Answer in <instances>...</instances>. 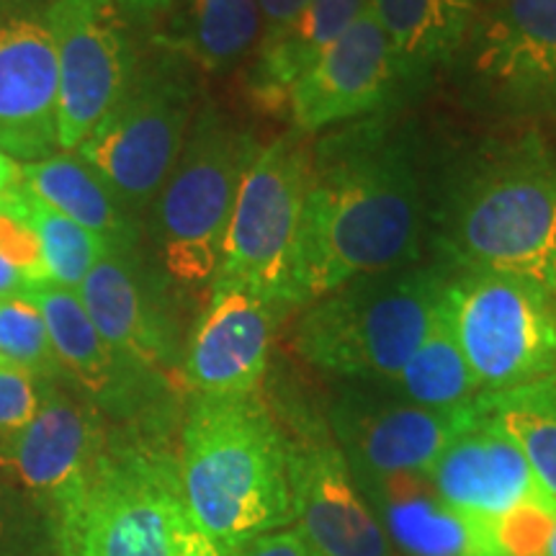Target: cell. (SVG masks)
I'll return each mask as SVG.
<instances>
[{
  "label": "cell",
  "instance_id": "41",
  "mask_svg": "<svg viewBox=\"0 0 556 556\" xmlns=\"http://www.w3.org/2000/svg\"><path fill=\"white\" fill-rule=\"evenodd\" d=\"M62 556H83V554H62Z\"/></svg>",
  "mask_w": 556,
  "mask_h": 556
},
{
  "label": "cell",
  "instance_id": "39",
  "mask_svg": "<svg viewBox=\"0 0 556 556\" xmlns=\"http://www.w3.org/2000/svg\"><path fill=\"white\" fill-rule=\"evenodd\" d=\"M119 9H129L137 13H155V11H165L170 9L173 0H114Z\"/></svg>",
  "mask_w": 556,
  "mask_h": 556
},
{
  "label": "cell",
  "instance_id": "22",
  "mask_svg": "<svg viewBox=\"0 0 556 556\" xmlns=\"http://www.w3.org/2000/svg\"><path fill=\"white\" fill-rule=\"evenodd\" d=\"M368 0H309L294 21L263 37L248 70L245 90L255 109L283 114L294 83L366 11Z\"/></svg>",
  "mask_w": 556,
  "mask_h": 556
},
{
  "label": "cell",
  "instance_id": "37",
  "mask_svg": "<svg viewBox=\"0 0 556 556\" xmlns=\"http://www.w3.org/2000/svg\"><path fill=\"white\" fill-rule=\"evenodd\" d=\"M176 556H222L219 548L208 541L204 533L197 531V526L186 533V539L180 541Z\"/></svg>",
  "mask_w": 556,
  "mask_h": 556
},
{
  "label": "cell",
  "instance_id": "38",
  "mask_svg": "<svg viewBox=\"0 0 556 556\" xmlns=\"http://www.w3.org/2000/svg\"><path fill=\"white\" fill-rule=\"evenodd\" d=\"M21 186V163L0 150V193H9Z\"/></svg>",
  "mask_w": 556,
  "mask_h": 556
},
{
  "label": "cell",
  "instance_id": "28",
  "mask_svg": "<svg viewBox=\"0 0 556 556\" xmlns=\"http://www.w3.org/2000/svg\"><path fill=\"white\" fill-rule=\"evenodd\" d=\"M16 193L34 232H37L47 268V283L78 291L90 268L101 261L103 253H109L106 245L99 238H93L88 229L47 206L24 184L18 186Z\"/></svg>",
  "mask_w": 556,
  "mask_h": 556
},
{
  "label": "cell",
  "instance_id": "7",
  "mask_svg": "<svg viewBox=\"0 0 556 556\" xmlns=\"http://www.w3.org/2000/svg\"><path fill=\"white\" fill-rule=\"evenodd\" d=\"M193 116L191 65L163 50L150 62L139 60L129 88L75 152L142 219L184 150Z\"/></svg>",
  "mask_w": 556,
  "mask_h": 556
},
{
  "label": "cell",
  "instance_id": "2",
  "mask_svg": "<svg viewBox=\"0 0 556 556\" xmlns=\"http://www.w3.org/2000/svg\"><path fill=\"white\" fill-rule=\"evenodd\" d=\"M430 242L448 268L520 276L556 299V152L523 135L441 173Z\"/></svg>",
  "mask_w": 556,
  "mask_h": 556
},
{
  "label": "cell",
  "instance_id": "33",
  "mask_svg": "<svg viewBox=\"0 0 556 556\" xmlns=\"http://www.w3.org/2000/svg\"><path fill=\"white\" fill-rule=\"evenodd\" d=\"M47 384L52 381H41L21 368L0 364V448L29 426L45 400Z\"/></svg>",
  "mask_w": 556,
  "mask_h": 556
},
{
  "label": "cell",
  "instance_id": "1",
  "mask_svg": "<svg viewBox=\"0 0 556 556\" xmlns=\"http://www.w3.org/2000/svg\"><path fill=\"white\" fill-rule=\"evenodd\" d=\"M438 170L397 109L312 142L309 189L283 307H309L353 278L420 263L433 238Z\"/></svg>",
  "mask_w": 556,
  "mask_h": 556
},
{
  "label": "cell",
  "instance_id": "12",
  "mask_svg": "<svg viewBox=\"0 0 556 556\" xmlns=\"http://www.w3.org/2000/svg\"><path fill=\"white\" fill-rule=\"evenodd\" d=\"M45 317L65 384L114 428L168 435L176 415L173 381L114 351L83 307L78 291L34 283L26 289Z\"/></svg>",
  "mask_w": 556,
  "mask_h": 556
},
{
  "label": "cell",
  "instance_id": "6",
  "mask_svg": "<svg viewBox=\"0 0 556 556\" xmlns=\"http://www.w3.org/2000/svg\"><path fill=\"white\" fill-rule=\"evenodd\" d=\"M191 528L168 435L111 428L58 548L60 556H176Z\"/></svg>",
  "mask_w": 556,
  "mask_h": 556
},
{
  "label": "cell",
  "instance_id": "21",
  "mask_svg": "<svg viewBox=\"0 0 556 556\" xmlns=\"http://www.w3.org/2000/svg\"><path fill=\"white\" fill-rule=\"evenodd\" d=\"M353 479L394 552L405 556H492L484 520L462 516L443 503L426 475L353 471Z\"/></svg>",
  "mask_w": 556,
  "mask_h": 556
},
{
  "label": "cell",
  "instance_id": "34",
  "mask_svg": "<svg viewBox=\"0 0 556 556\" xmlns=\"http://www.w3.org/2000/svg\"><path fill=\"white\" fill-rule=\"evenodd\" d=\"M227 556H319L296 526L278 528L245 541Z\"/></svg>",
  "mask_w": 556,
  "mask_h": 556
},
{
  "label": "cell",
  "instance_id": "24",
  "mask_svg": "<svg viewBox=\"0 0 556 556\" xmlns=\"http://www.w3.org/2000/svg\"><path fill=\"white\" fill-rule=\"evenodd\" d=\"M21 184L62 217L88 229L106 250L142 245V222L122 206L106 180L78 152L60 150L37 163H24Z\"/></svg>",
  "mask_w": 556,
  "mask_h": 556
},
{
  "label": "cell",
  "instance_id": "36",
  "mask_svg": "<svg viewBox=\"0 0 556 556\" xmlns=\"http://www.w3.org/2000/svg\"><path fill=\"white\" fill-rule=\"evenodd\" d=\"M29 287H34L29 278L21 274L16 266H11L5 258H0V296L24 294Z\"/></svg>",
  "mask_w": 556,
  "mask_h": 556
},
{
  "label": "cell",
  "instance_id": "25",
  "mask_svg": "<svg viewBox=\"0 0 556 556\" xmlns=\"http://www.w3.org/2000/svg\"><path fill=\"white\" fill-rule=\"evenodd\" d=\"M261 37L258 0H184L163 50L204 73H225L258 50Z\"/></svg>",
  "mask_w": 556,
  "mask_h": 556
},
{
  "label": "cell",
  "instance_id": "17",
  "mask_svg": "<svg viewBox=\"0 0 556 556\" xmlns=\"http://www.w3.org/2000/svg\"><path fill=\"white\" fill-rule=\"evenodd\" d=\"M407 96L409 88L397 54L366 5V11L294 83L287 114L291 129L315 137L397 109Z\"/></svg>",
  "mask_w": 556,
  "mask_h": 556
},
{
  "label": "cell",
  "instance_id": "20",
  "mask_svg": "<svg viewBox=\"0 0 556 556\" xmlns=\"http://www.w3.org/2000/svg\"><path fill=\"white\" fill-rule=\"evenodd\" d=\"M426 477L443 503L479 520L503 518L516 507L552 497L533 477L516 441L484 413L479 397L477 415L451 438Z\"/></svg>",
  "mask_w": 556,
  "mask_h": 556
},
{
  "label": "cell",
  "instance_id": "18",
  "mask_svg": "<svg viewBox=\"0 0 556 556\" xmlns=\"http://www.w3.org/2000/svg\"><path fill=\"white\" fill-rule=\"evenodd\" d=\"M281 307L253 287H212L186 338L180 379L191 394L245 397L263 392Z\"/></svg>",
  "mask_w": 556,
  "mask_h": 556
},
{
  "label": "cell",
  "instance_id": "15",
  "mask_svg": "<svg viewBox=\"0 0 556 556\" xmlns=\"http://www.w3.org/2000/svg\"><path fill=\"white\" fill-rule=\"evenodd\" d=\"M477 415V397L458 407H422L364 381H340L325 417L348 467L364 475H428L451 438Z\"/></svg>",
  "mask_w": 556,
  "mask_h": 556
},
{
  "label": "cell",
  "instance_id": "30",
  "mask_svg": "<svg viewBox=\"0 0 556 556\" xmlns=\"http://www.w3.org/2000/svg\"><path fill=\"white\" fill-rule=\"evenodd\" d=\"M0 556H60L58 528L41 505L0 477Z\"/></svg>",
  "mask_w": 556,
  "mask_h": 556
},
{
  "label": "cell",
  "instance_id": "35",
  "mask_svg": "<svg viewBox=\"0 0 556 556\" xmlns=\"http://www.w3.org/2000/svg\"><path fill=\"white\" fill-rule=\"evenodd\" d=\"M309 5V0H258L261 18H263V37H270L278 29L294 21L299 13ZM261 37V39H263Z\"/></svg>",
  "mask_w": 556,
  "mask_h": 556
},
{
  "label": "cell",
  "instance_id": "8",
  "mask_svg": "<svg viewBox=\"0 0 556 556\" xmlns=\"http://www.w3.org/2000/svg\"><path fill=\"white\" fill-rule=\"evenodd\" d=\"M443 312L479 392H503L556 371V299L528 278L448 268Z\"/></svg>",
  "mask_w": 556,
  "mask_h": 556
},
{
  "label": "cell",
  "instance_id": "9",
  "mask_svg": "<svg viewBox=\"0 0 556 556\" xmlns=\"http://www.w3.org/2000/svg\"><path fill=\"white\" fill-rule=\"evenodd\" d=\"M312 142L299 131L261 144L235 197L212 287H253L283 307L289 261L309 189ZM208 287V289H212Z\"/></svg>",
  "mask_w": 556,
  "mask_h": 556
},
{
  "label": "cell",
  "instance_id": "10",
  "mask_svg": "<svg viewBox=\"0 0 556 556\" xmlns=\"http://www.w3.org/2000/svg\"><path fill=\"white\" fill-rule=\"evenodd\" d=\"M270 409L283 438L291 523L317 554L400 556L361 495L325 413H312L299 400H283Z\"/></svg>",
  "mask_w": 556,
  "mask_h": 556
},
{
  "label": "cell",
  "instance_id": "13",
  "mask_svg": "<svg viewBox=\"0 0 556 556\" xmlns=\"http://www.w3.org/2000/svg\"><path fill=\"white\" fill-rule=\"evenodd\" d=\"M45 21L58 52V148L75 152L129 88L139 58L114 0H54Z\"/></svg>",
  "mask_w": 556,
  "mask_h": 556
},
{
  "label": "cell",
  "instance_id": "31",
  "mask_svg": "<svg viewBox=\"0 0 556 556\" xmlns=\"http://www.w3.org/2000/svg\"><path fill=\"white\" fill-rule=\"evenodd\" d=\"M556 520V500L516 507L503 518L484 520V536L492 556H544Z\"/></svg>",
  "mask_w": 556,
  "mask_h": 556
},
{
  "label": "cell",
  "instance_id": "23",
  "mask_svg": "<svg viewBox=\"0 0 556 556\" xmlns=\"http://www.w3.org/2000/svg\"><path fill=\"white\" fill-rule=\"evenodd\" d=\"M368 9L397 54L409 96L438 67L456 65L479 13L477 0H368Z\"/></svg>",
  "mask_w": 556,
  "mask_h": 556
},
{
  "label": "cell",
  "instance_id": "27",
  "mask_svg": "<svg viewBox=\"0 0 556 556\" xmlns=\"http://www.w3.org/2000/svg\"><path fill=\"white\" fill-rule=\"evenodd\" d=\"M479 405L516 441L533 477L556 500V371L503 392H482Z\"/></svg>",
  "mask_w": 556,
  "mask_h": 556
},
{
  "label": "cell",
  "instance_id": "32",
  "mask_svg": "<svg viewBox=\"0 0 556 556\" xmlns=\"http://www.w3.org/2000/svg\"><path fill=\"white\" fill-rule=\"evenodd\" d=\"M16 189L0 193V258L16 266L31 283H45L47 268L37 232L21 206Z\"/></svg>",
  "mask_w": 556,
  "mask_h": 556
},
{
  "label": "cell",
  "instance_id": "11",
  "mask_svg": "<svg viewBox=\"0 0 556 556\" xmlns=\"http://www.w3.org/2000/svg\"><path fill=\"white\" fill-rule=\"evenodd\" d=\"M456 62L477 109L500 119H556V0H492Z\"/></svg>",
  "mask_w": 556,
  "mask_h": 556
},
{
  "label": "cell",
  "instance_id": "19",
  "mask_svg": "<svg viewBox=\"0 0 556 556\" xmlns=\"http://www.w3.org/2000/svg\"><path fill=\"white\" fill-rule=\"evenodd\" d=\"M58 52L45 16L0 18V150L21 165L58 152Z\"/></svg>",
  "mask_w": 556,
  "mask_h": 556
},
{
  "label": "cell",
  "instance_id": "40",
  "mask_svg": "<svg viewBox=\"0 0 556 556\" xmlns=\"http://www.w3.org/2000/svg\"><path fill=\"white\" fill-rule=\"evenodd\" d=\"M544 556H556V520H554L552 536H548V544H546V552H544Z\"/></svg>",
  "mask_w": 556,
  "mask_h": 556
},
{
  "label": "cell",
  "instance_id": "3",
  "mask_svg": "<svg viewBox=\"0 0 556 556\" xmlns=\"http://www.w3.org/2000/svg\"><path fill=\"white\" fill-rule=\"evenodd\" d=\"M176 454L191 523L222 556L291 526L283 438L263 392L191 394Z\"/></svg>",
  "mask_w": 556,
  "mask_h": 556
},
{
  "label": "cell",
  "instance_id": "16",
  "mask_svg": "<svg viewBox=\"0 0 556 556\" xmlns=\"http://www.w3.org/2000/svg\"><path fill=\"white\" fill-rule=\"evenodd\" d=\"M78 296L114 351L168 379L180 374L186 340L176 283L142 245L103 253L80 283Z\"/></svg>",
  "mask_w": 556,
  "mask_h": 556
},
{
  "label": "cell",
  "instance_id": "14",
  "mask_svg": "<svg viewBox=\"0 0 556 556\" xmlns=\"http://www.w3.org/2000/svg\"><path fill=\"white\" fill-rule=\"evenodd\" d=\"M111 428L73 387L52 381L29 426L0 448V477L45 507L60 533L78 510Z\"/></svg>",
  "mask_w": 556,
  "mask_h": 556
},
{
  "label": "cell",
  "instance_id": "5",
  "mask_svg": "<svg viewBox=\"0 0 556 556\" xmlns=\"http://www.w3.org/2000/svg\"><path fill=\"white\" fill-rule=\"evenodd\" d=\"M261 142L217 103H201L170 176L148 208L157 266L176 289L201 291L217 276L235 197Z\"/></svg>",
  "mask_w": 556,
  "mask_h": 556
},
{
  "label": "cell",
  "instance_id": "29",
  "mask_svg": "<svg viewBox=\"0 0 556 556\" xmlns=\"http://www.w3.org/2000/svg\"><path fill=\"white\" fill-rule=\"evenodd\" d=\"M0 364L41 381H65L37 302L26 294L0 296Z\"/></svg>",
  "mask_w": 556,
  "mask_h": 556
},
{
  "label": "cell",
  "instance_id": "26",
  "mask_svg": "<svg viewBox=\"0 0 556 556\" xmlns=\"http://www.w3.org/2000/svg\"><path fill=\"white\" fill-rule=\"evenodd\" d=\"M374 384L413 405L435 409L467 405L482 394L443 312V296L433 323L407 364L394 377Z\"/></svg>",
  "mask_w": 556,
  "mask_h": 556
},
{
  "label": "cell",
  "instance_id": "4",
  "mask_svg": "<svg viewBox=\"0 0 556 556\" xmlns=\"http://www.w3.org/2000/svg\"><path fill=\"white\" fill-rule=\"evenodd\" d=\"M446 274L435 261L353 278L302 309L294 351L340 381L394 377L433 323Z\"/></svg>",
  "mask_w": 556,
  "mask_h": 556
}]
</instances>
